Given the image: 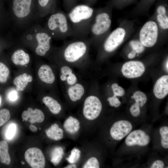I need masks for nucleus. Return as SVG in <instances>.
<instances>
[{"instance_id": "1", "label": "nucleus", "mask_w": 168, "mask_h": 168, "mask_svg": "<svg viewBox=\"0 0 168 168\" xmlns=\"http://www.w3.org/2000/svg\"><path fill=\"white\" fill-rule=\"evenodd\" d=\"M36 0H9L7 12L10 25L19 35L41 20L36 12Z\"/></svg>"}, {"instance_id": "2", "label": "nucleus", "mask_w": 168, "mask_h": 168, "mask_svg": "<svg viewBox=\"0 0 168 168\" xmlns=\"http://www.w3.org/2000/svg\"><path fill=\"white\" fill-rule=\"evenodd\" d=\"M16 39L21 44L33 48L35 54L40 57L46 55L51 49L53 38L40 23L34 24L27 28Z\"/></svg>"}, {"instance_id": "3", "label": "nucleus", "mask_w": 168, "mask_h": 168, "mask_svg": "<svg viewBox=\"0 0 168 168\" xmlns=\"http://www.w3.org/2000/svg\"><path fill=\"white\" fill-rule=\"evenodd\" d=\"M96 9L85 3L77 4L66 13L71 25V37L73 39L87 37Z\"/></svg>"}, {"instance_id": "4", "label": "nucleus", "mask_w": 168, "mask_h": 168, "mask_svg": "<svg viewBox=\"0 0 168 168\" xmlns=\"http://www.w3.org/2000/svg\"><path fill=\"white\" fill-rule=\"evenodd\" d=\"M49 15L44 27L53 39L61 40L71 36L72 27L66 13L56 8Z\"/></svg>"}, {"instance_id": "5", "label": "nucleus", "mask_w": 168, "mask_h": 168, "mask_svg": "<svg viewBox=\"0 0 168 168\" xmlns=\"http://www.w3.org/2000/svg\"><path fill=\"white\" fill-rule=\"evenodd\" d=\"M91 44L89 38L73 39L66 42L58 50V54L66 62L70 63L78 62L87 58Z\"/></svg>"}, {"instance_id": "6", "label": "nucleus", "mask_w": 168, "mask_h": 168, "mask_svg": "<svg viewBox=\"0 0 168 168\" xmlns=\"http://www.w3.org/2000/svg\"><path fill=\"white\" fill-rule=\"evenodd\" d=\"M110 8L96 9L89 35L91 44H100L110 33L112 23Z\"/></svg>"}, {"instance_id": "7", "label": "nucleus", "mask_w": 168, "mask_h": 168, "mask_svg": "<svg viewBox=\"0 0 168 168\" xmlns=\"http://www.w3.org/2000/svg\"><path fill=\"white\" fill-rule=\"evenodd\" d=\"M159 27L156 22L153 21H148L142 26L139 33V40L145 47H151L156 44Z\"/></svg>"}, {"instance_id": "8", "label": "nucleus", "mask_w": 168, "mask_h": 168, "mask_svg": "<svg viewBox=\"0 0 168 168\" xmlns=\"http://www.w3.org/2000/svg\"><path fill=\"white\" fill-rule=\"evenodd\" d=\"M126 31L122 27H119L110 33L103 41L102 48L104 52L110 53L114 51L124 41Z\"/></svg>"}, {"instance_id": "9", "label": "nucleus", "mask_w": 168, "mask_h": 168, "mask_svg": "<svg viewBox=\"0 0 168 168\" xmlns=\"http://www.w3.org/2000/svg\"><path fill=\"white\" fill-rule=\"evenodd\" d=\"M102 109L100 101L96 96L91 95L87 97L85 100L83 114L85 117L89 120H93L100 114Z\"/></svg>"}, {"instance_id": "10", "label": "nucleus", "mask_w": 168, "mask_h": 168, "mask_svg": "<svg viewBox=\"0 0 168 168\" xmlns=\"http://www.w3.org/2000/svg\"><path fill=\"white\" fill-rule=\"evenodd\" d=\"M145 67L141 61L132 60L125 63L123 65L121 71L123 75L128 78L141 77L145 71Z\"/></svg>"}, {"instance_id": "11", "label": "nucleus", "mask_w": 168, "mask_h": 168, "mask_svg": "<svg viewBox=\"0 0 168 168\" xmlns=\"http://www.w3.org/2000/svg\"><path fill=\"white\" fill-rule=\"evenodd\" d=\"M24 157L26 161L31 168L44 167V156L40 149L35 147L29 148L26 151Z\"/></svg>"}, {"instance_id": "12", "label": "nucleus", "mask_w": 168, "mask_h": 168, "mask_svg": "<svg viewBox=\"0 0 168 168\" xmlns=\"http://www.w3.org/2000/svg\"><path fill=\"white\" fill-rule=\"evenodd\" d=\"M132 126L131 123L126 120H121L115 122L110 130V134L114 140H119L128 135L131 131Z\"/></svg>"}, {"instance_id": "13", "label": "nucleus", "mask_w": 168, "mask_h": 168, "mask_svg": "<svg viewBox=\"0 0 168 168\" xmlns=\"http://www.w3.org/2000/svg\"><path fill=\"white\" fill-rule=\"evenodd\" d=\"M149 136L141 130H135L130 133L126 138L125 143L128 146L138 145L145 146L149 143Z\"/></svg>"}, {"instance_id": "14", "label": "nucleus", "mask_w": 168, "mask_h": 168, "mask_svg": "<svg viewBox=\"0 0 168 168\" xmlns=\"http://www.w3.org/2000/svg\"><path fill=\"white\" fill-rule=\"evenodd\" d=\"M57 0H36L35 9L38 18L41 20L57 8Z\"/></svg>"}, {"instance_id": "15", "label": "nucleus", "mask_w": 168, "mask_h": 168, "mask_svg": "<svg viewBox=\"0 0 168 168\" xmlns=\"http://www.w3.org/2000/svg\"><path fill=\"white\" fill-rule=\"evenodd\" d=\"M153 92L159 99L165 98L168 94V76L163 75L156 81L154 85Z\"/></svg>"}, {"instance_id": "16", "label": "nucleus", "mask_w": 168, "mask_h": 168, "mask_svg": "<svg viewBox=\"0 0 168 168\" xmlns=\"http://www.w3.org/2000/svg\"><path fill=\"white\" fill-rule=\"evenodd\" d=\"M21 117L24 121H28L31 124L41 123L44 119V114L41 110L38 109L33 110L30 107L23 112Z\"/></svg>"}, {"instance_id": "17", "label": "nucleus", "mask_w": 168, "mask_h": 168, "mask_svg": "<svg viewBox=\"0 0 168 168\" xmlns=\"http://www.w3.org/2000/svg\"><path fill=\"white\" fill-rule=\"evenodd\" d=\"M30 59L29 54L21 48L16 49L11 56L12 62L16 65H26L30 63Z\"/></svg>"}, {"instance_id": "18", "label": "nucleus", "mask_w": 168, "mask_h": 168, "mask_svg": "<svg viewBox=\"0 0 168 168\" xmlns=\"http://www.w3.org/2000/svg\"><path fill=\"white\" fill-rule=\"evenodd\" d=\"M38 76L42 82L47 84H52L55 80V76L52 68L47 64L41 66L38 71Z\"/></svg>"}, {"instance_id": "19", "label": "nucleus", "mask_w": 168, "mask_h": 168, "mask_svg": "<svg viewBox=\"0 0 168 168\" xmlns=\"http://www.w3.org/2000/svg\"><path fill=\"white\" fill-rule=\"evenodd\" d=\"M156 23L159 27L163 30L168 29V16L166 9L163 5L159 6L156 11Z\"/></svg>"}, {"instance_id": "20", "label": "nucleus", "mask_w": 168, "mask_h": 168, "mask_svg": "<svg viewBox=\"0 0 168 168\" xmlns=\"http://www.w3.org/2000/svg\"><path fill=\"white\" fill-rule=\"evenodd\" d=\"M33 80L32 77L26 73H23L16 77L13 81L17 91H22L24 90L29 82Z\"/></svg>"}, {"instance_id": "21", "label": "nucleus", "mask_w": 168, "mask_h": 168, "mask_svg": "<svg viewBox=\"0 0 168 168\" xmlns=\"http://www.w3.org/2000/svg\"><path fill=\"white\" fill-rule=\"evenodd\" d=\"M85 90L80 83H76L69 87L68 92L70 99L73 101L80 100L83 95Z\"/></svg>"}, {"instance_id": "22", "label": "nucleus", "mask_w": 168, "mask_h": 168, "mask_svg": "<svg viewBox=\"0 0 168 168\" xmlns=\"http://www.w3.org/2000/svg\"><path fill=\"white\" fill-rule=\"evenodd\" d=\"M47 136L49 138L54 140H58L63 137V131L56 124H52L45 131Z\"/></svg>"}, {"instance_id": "23", "label": "nucleus", "mask_w": 168, "mask_h": 168, "mask_svg": "<svg viewBox=\"0 0 168 168\" xmlns=\"http://www.w3.org/2000/svg\"><path fill=\"white\" fill-rule=\"evenodd\" d=\"M42 101L50 111L54 114H58L61 110L60 105L56 100L50 96H46L44 97Z\"/></svg>"}, {"instance_id": "24", "label": "nucleus", "mask_w": 168, "mask_h": 168, "mask_svg": "<svg viewBox=\"0 0 168 168\" xmlns=\"http://www.w3.org/2000/svg\"><path fill=\"white\" fill-rule=\"evenodd\" d=\"M8 145L5 141H0V160L1 162L6 165L11 163V159L8 153Z\"/></svg>"}, {"instance_id": "25", "label": "nucleus", "mask_w": 168, "mask_h": 168, "mask_svg": "<svg viewBox=\"0 0 168 168\" xmlns=\"http://www.w3.org/2000/svg\"><path fill=\"white\" fill-rule=\"evenodd\" d=\"M63 148L61 147H57L53 150L51 155V161L56 166L60 162L63 155Z\"/></svg>"}, {"instance_id": "26", "label": "nucleus", "mask_w": 168, "mask_h": 168, "mask_svg": "<svg viewBox=\"0 0 168 168\" xmlns=\"http://www.w3.org/2000/svg\"><path fill=\"white\" fill-rule=\"evenodd\" d=\"M129 45L131 48L132 51L134 52L137 54L142 53L145 50V47L139 40H131Z\"/></svg>"}, {"instance_id": "27", "label": "nucleus", "mask_w": 168, "mask_h": 168, "mask_svg": "<svg viewBox=\"0 0 168 168\" xmlns=\"http://www.w3.org/2000/svg\"><path fill=\"white\" fill-rule=\"evenodd\" d=\"M161 137V144L165 149L168 148V127L166 126L161 127L159 130Z\"/></svg>"}, {"instance_id": "28", "label": "nucleus", "mask_w": 168, "mask_h": 168, "mask_svg": "<svg viewBox=\"0 0 168 168\" xmlns=\"http://www.w3.org/2000/svg\"><path fill=\"white\" fill-rule=\"evenodd\" d=\"M132 98H134L135 102L139 104L140 107L143 106L147 100L145 94L140 91H137L133 94Z\"/></svg>"}, {"instance_id": "29", "label": "nucleus", "mask_w": 168, "mask_h": 168, "mask_svg": "<svg viewBox=\"0 0 168 168\" xmlns=\"http://www.w3.org/2000/svg\"><path fill=\"white\" fill-rule=\"evenodd\" d=\"M10 70L7 66L3 63L0 62V82H6L10 74Z\"/></svg>"}, {"instance_id": "30", "label": "nucleus", "mask_w": 168, "mask_h": 168, "mask_svg": "<svg viewBox=\"0 0 168 168\" xmlns=\"http://www.w3.org/2000/svg\"><path fill=\"white\" fill-rule=\"evenodd\" d=\"M11 114L9 111L6 109L0 110V127L10 119Z\"/></svg>"}, {"instance_id": "31", "label": "nucleus", "mask_w": 168, "mask_h": 168, "mask_svg": "<svg viewBox=\"0 0 168 168\" xmlns=\"http://www.w3.org/2000/svg\"><path fill=\"white\" fill-rule=\"evenodd\" d=\"M99 163L97 159L95 157H91L87 160L82 168H99Z\"/></svg>"}, {"instance_id": "32", "label": "nucleus", "mask_w": 168, "mask_h": 168, "mask_svg": "<svg viewBox=\"0 0 168 168\" xmlns=\"http://www.w3.org/2000/svg\"><path fill=\"white\" fill-rule=\"evenodd\" d=\"M60 72L61 74L60 78L62 81H66L67 77L72 73V69L67 66H64L62 67L60 69Z\"/></svg>"}, {"instance_id": "33", "label": "nucleus", "mask_w": 168, "mask_h": 168, "mask_svg": "<svg viewBox=\"0 0 168 168\" xmlns=\"http://www.w3.org/2000/svg\"><path fill=\"white\" fill-rule=\"evenodd\" d=\"M111 88L114 93V95L116 96H122L125 94L124 89L121 86H119L117 83H113Z\"/></svg>"}, {"instance_id": "34", "label": "nucleus", "mask_w": 168, "mask_h": 168, "mask_svg": "<svg viewBox=\"0 0 168 168\" xmlns=\"http://www.w3.org/2000/svg\"><path fill=\"white\" fill-rule=\"evenodd\" d=\"M16 130V126L15 124H10L8 126L6 133L7 138L8 140L12 139L15 135Z\"/></svg>"}, {"instance_id": "35", "label": "nucleus", "mask_w": 168, "mask_h": 168, "mask_svg": "<svg viewBox=\"0 0 168 168\" xmlns=\"http://www.w3.org/2000/svg\"><path fill=\"white\" fill-rule=\"evenodd\" d=\"M78 0H63V5L65 11L67 12L77 4Z\"/></svg>"}, {"instance_id": "36", "label": "nucleus", "mask_w": 168, "mask_h": 168, "mask_svg": "<svg viewBox=\"0 0 168 168\" xmlns=\"http://www.w3.org/2000/svg\"><path fill=\"white\" fill-rule=\"evenodd\" d=\"M130 111L133 116L134 117L138 116L140 113V106L139 104L135 102L130 107Z\"/></svg>"}, {"instance_id": "37", "label": "nucleus", "mask_w": 168, "mask_h": 168, "mask_svg": "<svg viewBox=\"0 0 168 168\" xmlns=\"http://www.w3.org/2000/svg\"><path fill=\"white\" fill-rule=\"evenodd\" d=\"M110 105L112 107H118L121 105V102L118 98L114 95L112 96L109 97L107 99Z\"/></svg>"}, {"instance_id": "38", "label": "nucleus", "mask_w": 168, "mask_h": 168, "mask_svg": "<svg viewBox=\"0 0 168 168\" xmlns=\"http://www.w3.org/2000/svg\"><path fill=\"white\" fill-rule=\"evenodd\" d=\"M66 81L68 84L72 86L76 83L77 81V78L76 75L72 72L67 77Z\"/></svg>"}, {"instance_id": "39", "label": "nucleus", "mask_w": 168, "mask_h": 168, "mask_svg": "<svg viewBox=\"0 0 168 168\" xmlns=\"http://www.w3.org/2000/svg\"><path fill=\"white\" fill-rule=\"evenodd\" d=\"M8 100L12 101L16 100L18 98V93L15 90H12L9 91L7 94Z\"/></svg>"}, {"instance_id": "40", "label": "nucleus", "mask_w": 168, "mask_h": 168, "mask_svg": "<svg viewBox=\"0 0 168 168\" xmlns=\"http://www.w3.org/2000/svg\"><path fill=\"white\" fill-rule=\"evenodd\" d=\"M66 159L70 163H74L77 162L76 160V152L73 149L71 152V155Z\"/></svg>"}, {"instance_id": "41", "label": "nucleus", "mask_w": 168, "mask_h": 168, "mask_svg": "<svg viewBox=\"0 0 168 168\" xmlns=\"http://www.w3.org/2000/svg\"><path fill=\"white\" fill-rule=\"evenodd\" d=\"M164 166L163 162L160 160H157L155 161L151 166V168H163Z\"/></svg>"}, {"instance_id": "42", "label": "nucleus", "mask_w": 168, "mask_h": 168, "mask_svg": "<svg viewBox=\"0 0 168 168\" xmlns=\"http://www.w3.org/2000/svg\"><path fill=\"white\" fill-rule=\"evenodd\" d=\"M84 3L92 6L96 3V0H82Z\"/></svg>"}, {"instance_id": "43", "label": "nucleus", "mask_w": 168, "mask_h": 168, "mask_svg": "<svg viewBox=\"0 0 168 168\" xmlns=\"http://www.w3.org/2000/svg\"><path fill=\"white\" fill-rule=\"evenodd\" d=\"M29 128L30 130L33 132H35L37 131L38 129L33 124H30Z\"/></svg>"}, {"instance_id": "44", "label": "nucleus", "mask_w": 168, "mask_h": 168, "mask_svg": "<svg viewBox=\"0 0 168 168\" xmlns=\"http://www.w3.org/2000/svg\"><path fill=\"white\" fill-rule=\"evenodd\" d=\"M0 12L2 13H4V14H7L8 15V14H7V12H1V11H0V14H2L3 15H4V16H7L8 18V16H7V15H4V14H1V13H0ZM0 17H1L2 19L4 21H6V22H7L9 25H10V24H9V21H8V19H7L6 18H5L4 17H3L1 16L0 15ZM9 19V18H8Z\"/></svg>"}, {"instance_id": "45", "label": "nucleus", "mask_w": 168, "mask_h": 168, "mask_svg": "<svg viewBox=\"0 0 168 168\" xmlns=\"http://www.w3.org/2000/svg\"><path fill=\"white\" fill-rule=\"evenodd\" d=\"M77 166L75 164H71L68 165L65 167V168H76Z\"/></svg>"}, {"instance_id": "46", "label": "nucleus", "mask_w": 168, "mask_h": 168, "mask_svg": "<svg viewBox=\"0 0 168 168\" xmlns=\"http://www.w3.org/2000/svg\"><path fill=\"white\" fill-rule=\"evenodd\" d=\"M80 156V153H78L76 152V160L77 161L79 159Z\"/></svg>"}, {"instance_id": "47", "label": "nucleus", "mask_w": 168, "mask_h": 168, "mask_svg": "<svg viewBox=\"0 0 168 168\" xmlns=\"http://www.w3.org/2000/svg\"><path fill=\"white\" fill-rule=\"evenodd\" d=\"M168 60H167V61L166 63V69H167V71H168Z\"/></svg>"}, {"instance_id": "48", "label": "nucleus", "mask_w": 168, "mask_h": 168, "mask_svg": "<svg viewBox=\"0 0 168 168\" xmlns=\"http://www.w3.org/2000/svg\"><path fill=\"white\" fill-rule=\"evenodd\" d=\"M1 101H2V99H1V96H0V105L1 103Z\"/></svg>"}, {"instance_id": "49", "label": "nucleus", "mask_w": 168, "mask_h": 168, "mask_svg": "<svg viewBox=\"0 0 168 168\" xmlns=\"http://www.w3.org/2000/svg\"><path fill=\"white\" fill-rule=\"evenodd\" d=\"M21 163L22 165H23V164H25V162H24L23 161H21Z\"/></svg>"}]
</instances>
